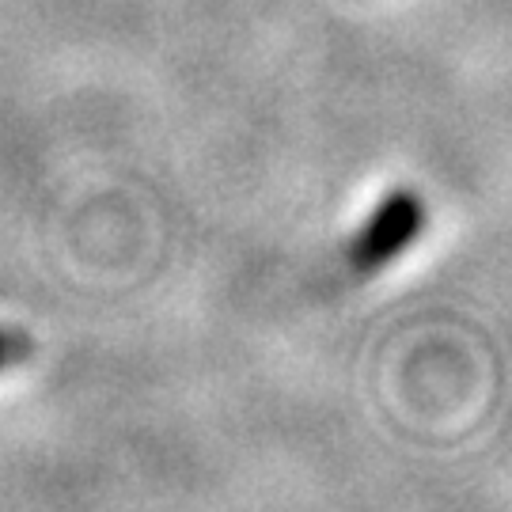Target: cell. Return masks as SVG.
<instances>
[{"label": "cell", "mask_w": 512, "mask_h": 512, "mask_svg": "<svg viewBox=\"0 0 512 512\" xmlns=\"http://www.w3.org/2000/svg\"><path fill=\"white\" fill-rule=\"evenodd\" d=\"M425 202L414 190H391L384 202L372 209V217L357 228V236L349 243V266L357 274H372L387 266L391 258H399L418 239L425 228Z\"/></svg>", "instance_id": "obj_1"}, {"label": "cell", "mask_w": 512, "mask_h": 512, "mask_svg": "<svg viewBox=\"0 0 512 512\" xmlns=\"http://www.w3.org/2000/svg\"><path fill=\"white\" fill-rule=\"evenodd\" d=\"M16 353H19V342L12 338V334H4V330H0V372L12 365V357H16Z\"/></svg>", "instance_id": "obj_2"}]
</instances>
